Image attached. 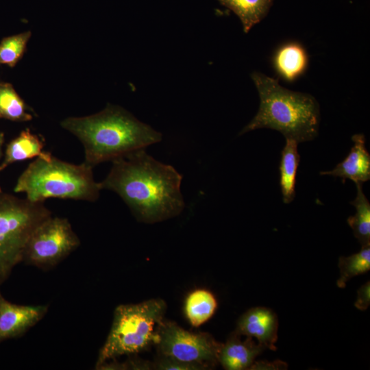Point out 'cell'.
Returning <instances> with one entry per match:
<instances>
[{"instance_id": "6da1fadb", "label": "cell", "mask_w": 370, "mask_h": 370, "mask_svg": "<svg viewBox=\"0 0 370 370\" xmlns=\"http://www.w3.org/2000/svg\"><path fill=\"white\" fill-rule=\"evenodd\" d=\"M182 175L144 149L112 160L101 189L117 193L140 221L155 223L179 214L184 208Z\"/></svg>"}, {"instance_id": "7a4b0ae2", "label": "cell", "mask_w": 370, "mask_h": 370, "mask_svg": "<svg viewBox=\"0 0 370 370\" xmlns=\"http://www.w3.org/2000/svg\"><path fill=\"white\" fill-rule=\"evenodd\" d=\"M61 125L81 141L84 162L92 168L162 140L160 132L123 108L112 105L92 115L66 118Z\"/></svg>"}, {"instance_id": "3957f363", "label": "cell", "mask_w": 370, "mask_h": 370, "mask_svg": "<svg viewBox=\"0 0 370 370\" xmlns=\"http://www.w3.org/2000/svg\"><path fill=\"white\" fill-rule=\"evenodd\" d=\"M251 77L259 94L260 107L239 135L256 129L270 128L298 143L317 136L320 110L313 96L284 88L276 79L260 73H253Z\"/></svg>"}, {"instance_id": "277c9868", "label": "cell", "mask_w": 370, "mask_h": 370, "mask_svg": "<svg viewBox=\"0 0 370 370\" xmlns=\"http://www.w3.org/2000/svg\"><path fill=\"white\" fill-rule=\"evenodd\" d=\"M101 190L93 177L92 167L74 164L51 156L38 157L21 174L14 188L34 203L49 198L95 201Z\"/></svg>"}, {"instance_id": "5b68a950", "label": "cell", "mask_w": 370, "mask_h": 370, "mask_svg": "<svg viewBox=\"0 0 370 370\" xmlns=\"http://www.w3.org/2000/svg\"><path fill=\"white\" fill-rule=\"evenodd\" d=\"M166 309V303L161 299L118 306L108 336L99 351L97 369L109 360L138 353L156 343L157 328Z\"/></svg>"}, {"instance_id": "8992f818", "label": "cell", "mask_w": 370, "mask_h": 370, "mask_svg": "<svg viewBox=\"0 0 370 370\" xmlns=\"http://www.w3.org/2000/svg\"><path fill=\"white\" fill-rule=\"evenodd\" d=\"M51 215L42 203L0 193V285L23 260L33 231Z\"/></svg>"}, {"instance_id": "52a82bcc", "label": "cell", "mask_w": 370, "mask_h": 370, "mask_svg": "<svg viewBox=\"0 0 370 370\" xmlns=\"http://www.w3.org/2000/svg\"><path fill=\"white\" fill-rule=\"evenodd\" d=\"M160 356L201 367L204 369L219 363L222 343L206 332H192L171 321H162L157 328Z\"/></svg>"}, {"instance_id": "ba28073f", "label": "cell", "mask_w": 370, "mask_h": 370, "mask_svg": "<svg viewBox=\"0 0 370 370\" xmlns=\"http://www.w3.org/2000/svg\"><path fill=\"white\" fill-rule=\"evenodd\" d=\"M80 241L66 218L52 215L31 234L23 260L41 269L51 268L79 247Z\"/></svg>"}, {"instance_id": "9c48e42d", "label": "cell", "mask_w": 370, "mask_h": 370, "mask_svg": "<svg viewBox=\"0 0 370 370\" xmlns=\"http://www.w3.org/2000/svg\"><path fill=\"white\" fill-rule=\"evenodd\" d=\"M47 309V306L12 304L0 292V342L25 333L43 318Z\"/></svg>"}, {"instance_id": "30bf717a", "label": "cell", "mask_w": 370, "mask_h": 370, "mask_svg": "<svg viewBox=\"0 0 370 370\" xmlns=\"http://www.w3.org/2000/svg\"><path fill=\"white\" fill-rule=\"evenodd\" d=\"M277 314L265 307H255L243 314L237 321L235 330L238 334L256 338L266 349L275 350L278 339Z\"/></svg>"}, {"instance_id": "8fae6325", "label": "cell", "mask_w": 370, "mask_h": 370, "mask_svg": "<svg viewBox=\"0 0 370 370\" xmlns=\"http://www.w3.org/2000/svg\"><path fill=\"white\" fill-rule=\"evenodd\" d=\"M354 145L347 156L333 169L321 171L320 175L349 179L355 184L370 180V154L366 149L365 138L362 134H354L352 137Z\"/></svg>"}, {"instance_id": "7c38bea8", "label": "cell", "mask_w": 370, "mask_h": 370, "mask_svg": "<svg viewBox=\"0 0 370 370\" xmlns=\"http://www.w3.org/2000/svg\"><path fill=\"white\" fill-rule=\"evenodd\" d=\"M264 349V346L256 344L251 337L242 341L241 335L234 331L222 343L218 361L227 370L250 369L256 358Z\"/></svg>"}, {"instance_id": "4fadbf2b", "label": "cell", "mask_w": 370, "mask_h": 370, "mask_svg": "<svg viewBox=\"0 0 370 370\" xmlns=\"http://www.w3.org/2000/svg\"><path fill=\"white\" fill-rule=\"evenodd\" d=\"M44 145L40 138L32 134L29 129L22 131L20 134L12 140L6 146L4 158L0 163V171L9 165L32 158H48L51 156L49 152L42 151Z\"/></svg>"}, {"instance_id": "5bb4252c", "label": "cell", "mask_w": 370, "mask_h": 370, "mask_svg": "<svg viewBox=\"0 0 370 370\" xmlns=\"http://www.w3.org/2000/svg\"><path fill=\"white\" fill-rule=\"evenodd\" d=\"M297 145V141L286 138V144L281 153L280 185L284 204L291 203L295 196L297 171L300 160Z\"/></svg>"}, {"instance_id": "9a60e30c", "label": "cell", "mask_w": 370, "mask_h": 370, "mask_svg": "<svg viewBox=\"0 0 370 370\" xmlns=\"http://www.w3.org/2000/svg\"><path fill=\"white\" fill-rule=\"evenodd\" d=\"M273 64L278 74L291 82L304 73L307 66L308 57L301 45L290 42L278 49Z\"/></svg>"}, {"instance_id": "2e32d148", "label": "cell", "mask_w": 370, "mask_h": 370, "mask_svg": "<svg viewBox=\"0 0 370 370\" xmlns=\"http://www.w3.org/2000/svg\"><path fill=\"white\" fill-rule=\"evenodd\" d=\"M217 308V299L211 292L197 289L186 297L184 314L191 325L199 327L212 317Z\"/></svg>"}, {"instance_id": "e0dca14e", "label": "cell", "mask_w": 370, "mask_h": 370, "mask_svg": "<svg viewBox=\"0 0 370 370\" xmlns=\"http://www.w3.org/2000/svg\"><path fill=\"white\" fill-rule=\"evenodd\" d=\"M241 19L245 33L268 13L273 0H219Z\"/></svg>"}, {"instance_id": "ac0fdd59", "label": "cell", "mask_w": 370, "mask_h": 370, "mask_svg": "<svg viewBox=\"0 0 370 370\" xmlns=\"http://www.w3.org/2000/svg\"><path fill=\"white\" fill-rule=\"evenodd\" d=\"M357 193L354 200L350 202L356 208V214L347 219L354 236L362 247L370 246V203L362 190V184H356Z\"/></svg>"}, {"instance_id": "d6986e66", "label": "cell", "mask_w": 370, "mask_h": 370, "mask_svg": "<svg viewBox=\"0 0 370 370\" xmlns=\"http://www.w3.org/2000/svg\"><path fill=\"white\" fill-rule=\"evenodd\" d=\"M29 108L8 83H0V118L12 121H27L32 119Z\"/></svg>"}, {"instance_id": "ffe728a7", "label": "cell", "mask_w": 370, "mask_h": 370, "mask_svg": "<svg viewBox=\"0 0 370 370\" xmlns=\"http://www.w3.org/2000/svg\"><path fill=\"white\" fill-rule=\"evenodd\" d=\"M340 277L337 286L345 288L352 278L365 273L370 269V246L362 247L356 254L338 259Z\"/></svg>"}, {"instance_id": "44dd1931", "label": "cell", "mask_w": 370, "mask_h": 370, "mask_svg": "<svg viewBox=\"0 0 370 370\" xmlns=\"http://www.w3.org/2000/svg\"><path fill=\"white\" fill-rule=\"evenodd\" d=\"M30 36L31 32L27 31L3 38L0 42V64L14 66L24 53Z\"/></svg>"}, {"instance_id": "7402d4cb", "label": "cell", "mask_w": 370, "mask_h": 370, "mask_svg": "<svg viewBox=\"0 0 370 370\" xmlns=\"http://www.w3.org/2000/svg\"><path fill=\"white\" fill-rule=\"evenodd\" d=\"M153 367L160 370H201V367L160 356Z\"/></svg>"}, {"instance_id": "603a6c76", "label": "cell", "mask_w": 370, "mask_h": 370, "mask_svg": "<svg viewBox=\"0 0 370 370\" xmlns=\"http://www.w3.org/2000/svg\"><path fill=\"white\" fill-rule=\"evenodd\" d=\"M370 304V284L367 282L362 285L357 291V299L355 306L360 310H365Z\"/></svg>"}, {"instance_id": "cb8c5ba5", "label": "cell", "mask_w": 370, "mask_h": 370, "mask_svg": "<svg viewBox=\"0 0 370 370\" xmlns=\"http://www.w3.org/2000/svg\"><path fill=\"white\" fill-rule=\"evenodd\" d=\"M287 368V365L282 361H275L268 362L265 361H258L253 363L250 369H284Z\"/></svg>"}, {"instance_id": "d4e9b609", "label": "cell", "mask_w": 370, "mask_h": 370, "mask_svg": "<svg viewBox=\"0 0 370 370\" xmlns=\"http://www.w3.org/2000/svg\"><path fill=\"white\" fill-rule=\"evenodd\" d=\"M4 143V134L2 132H0V159L2 155V147ZM2 192L1 188L0 186V193Z\"/></svg>"}]
</instances>
